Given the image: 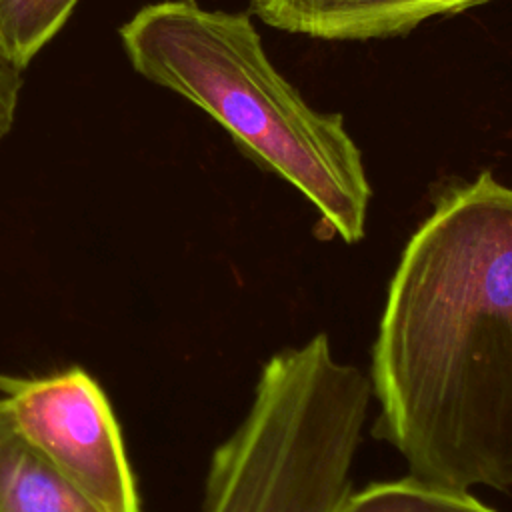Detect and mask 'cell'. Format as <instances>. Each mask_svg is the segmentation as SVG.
<instances>
[{
  "mask_svg": "<svg viewBox=\"0 0 512 512\" xmlns=\"http://www.w3.org/2000/svg\"><path fill=\"white\" fill-rule=\"evenodd\" d=\"M0 400L22 438L96 512H142L116 414L84 368L0 374Z\"/></svg>",
  "mask_w": 512,
  "mask_h": 512,
  "instance_id": "4",
  "label": "cell"
},
{
  "mask_svg": "<svg viewBox=\"0 0 512 512\" xmlns=\"http://www.w3.org/2000/svg\"><path fill=\"white\" fill-rule=\"evenodd\" d=\"M490 0H252L250 10L284 32L322 40H368L414 30L432 16Z\"/></svg>",
  "mask_w": 512,
  "mask_h": 512,
  "instance_id": "5",
  "label": "cell"
},
{
  "mask_svg": "<svg viewBox=\"0 0 512 512\" xmlns=\"http://www.w3.org/2000/svg\"><path fill=\"white\" fill-rule=\"evenodd\" d=\"M370 394L326 334L270 356L246 416L212 454L202 512H336Z\"/></svg>",
  "mask_w": 512,
  "mask_h": 512,
  "instance_id": "3",
  "label": "cell"
},
{
  "mask_svg": "<svg viewBox=\"0 0 512 512\" xmlns=\"http://www.w3.org/2000/svg\"><path fill=\"white\" fill-rule=\"evenodd\" d=\"M0 512H96L22 438L2 400Z\"/></svg>",
  "mask_w": 512,
  "mask_h": 512,
  "instance_id": "6",
  "label": "cell"
},
{
  "mask_svg": "<svg viewBox=\"0 0 512 512\" xmlns=\"http://www.w3.org/2000/svg\"><path fill=\"white\" fill-rule=\"evenodd\" d=\"M372 434L408 476L512 490V188L482 172L408 240L372 348Z\"/></svg>",
  "mask_w": 512,
  "mask_h": 512,
  "instance_id": "1",
  "label": "cell"
},
{
  "mask_svg": "<svg viewBox=\"0 0 512 512\" xmlns=\"http://www.w3.org/2000/svg\"><path fill=\"white\" fill-rule=\"evenodd\" d=\"M80 0H0V60L24 72L64 30Z\"/></svg>",
  "mask_w": 512,
  "mask_h": 512,
  "instance_id": "7",
  "label": "cell"
},
{
  "mask_svg": "<svg viewBox=\"0 0 512 512\" xmlns=\"http://www.w3.org/2000/svg\"><path fill=\"white\" fill-rule=\"evenodd\" d=\"M336 512H496L470 492L406 476L368 484L342 500Z\"/></svg>",
  "mask_w": 512,
  "mask_h": 512,
  "instance_id": "8",
  "label": "cell"
},
{
  "mask_svg": "<svg viewBox=\"0 0 512 512\" xmlns=\"http://www.w3.org/2000/svg\"><path fill=\"white\" fill-rule=\"evenodd\" d=\"M22 86V74L0 60V144L14 130Z\"/></svg>",
  "mask_w": 512,
  "mask_h": 512,
  "instance_id": "9",
  "label": "cell"
},
{
  "mask_svg": "<svg viewBox=\"0 0 512 512\" xmlns=\"http://www.w3.org/2000/svg\"><path fill=\"white\" fill-rule=\"evenodd\" d=\"M118 38L136 74L214 118L300 190L344 242L364 236L372 190L344 116L304 102L268 60L248 14L158 0L136 10Z\"/></svg>",
  "mask_w": 512,
  "mask_h": 512,
  "instance_id": "2",
  "label": "cell"
}]
</instances>
